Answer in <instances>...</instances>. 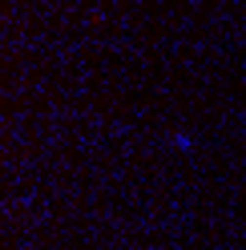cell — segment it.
<instances>
[{"instance_id":"obj_1","label":"cell","mask_w":246,"mask_h":250,"mask_svg":"<svg viewBox=\"0 0 246 250\" xmlns=\"http://www.w3.org/2000/svg\"><path fill=\"white\" fill-rule=\"evenodd\" d=\"M174 146L178 149H194V137L190 133H174Z\"/></svg>"}]
</instances>
